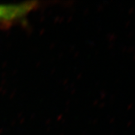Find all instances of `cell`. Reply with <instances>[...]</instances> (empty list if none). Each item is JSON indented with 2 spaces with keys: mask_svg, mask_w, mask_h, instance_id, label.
I'll list each match as a JSON object with an SVG mask.
<instances>
[{
  "mask_svg": "<svg viewBox=\"0 0 135 135\" xmlns=\"http://www.w3.org/2000/svg\"><path fill=\"white\" fill-rule=\"evenodd\" d=\"M35 2L0 5V22H11L23 17L35 8Z\"/></svg>",
  "mask_w": 135,
  "mask_h": 135,
  "instance_id": "6da1fadb",
  "label": "cell"
}]
</instances>
